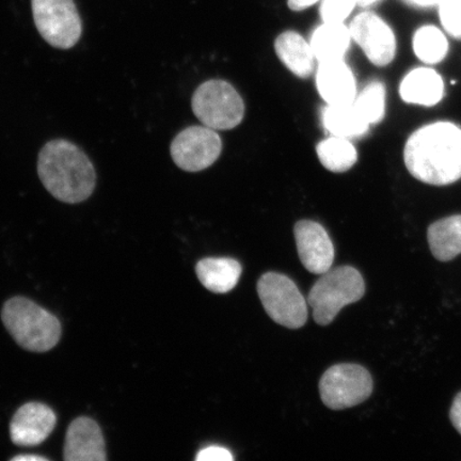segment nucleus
Instances as JSON below:
<instances>
[{
    "mask_svg": "<svg viewBox=\"0 0 461 461\" xmlns=\"http://www.w3.org/2000/svg\"><path fill=\"white\" fill-rule=\"evenodd\" d=\"M299 258L311 274L322 275L332 267L334 247L321 223L301 221L294 228Z\"/></svg>",
    "mask_w": 461,
    "mask_h": 461,
    "instance_id": "obj_11",
    "label": "nucleus"
},
{
    "mask_svg": "<svg viewBox=\"0 0 461 461\" xmlns=\"http://www.w3.org/2000/svg\"><path fill=\"white\" fill-rule=\"evenodd\" d=\"M439 16L443 28L452 37L461 39V0H441Z\"/></svg>",
    "mask_w": 461,
    "mask_h": 461,
    "instance_id": "obj_24",
    "label": "nucleus"
},
{
    "mask_svg": "<svg viewBox=\"0 0 461 461\" xmlns=\"http://www.w3.org/2000/svg\"><path fill=\"white\" fill-rule=\"evenodd\" d=\"M379 0H357V4L362 8L370 7V5L376 4Z\"/></svg>",
    "mask_w": 461,
    "mask_h": 461,
    "instance_id": "obj_31",
    "label": "nucleus"
},
{
    "mask_svg": "<svg viewBox=\"0 0 461 461\" xmlns=\"http://www.w3.org/2000/svg\"><path fill=\"white\" fill-rule=\"evenodd\" d=\"M354 106L368 124H376L384 117L385 88L383 83L375 80L357 95Z\"/></svg>",
    "mask_w": 461,
    "mask_h": 461,
    "instance_id": "obj_23",
    "label": "nucleus"
},
{
    "mask_svg": "<svg viewBox=\"0 0 461 461\" xmlns=\"http://www.w3.org/2000/svg\"><path fill=\"white\" fill-rule=\"evenodd\" d=\"M198 461H232L233 456L228 449L219 447H210L202 449L195 456Z\"/></svg>",
    "mask_w": 461,
    "mask_h": 461,
    "instance_id": "obj_26",
    "label": "nucleus"
},
{
    "mask_svg": "<svg viewBox=\"0 0 461 461\" xmlns=\"http://www.w3.org/2000/svg\"><path fill=\"white\" fill-rule=\"evenodd\" d=\"M222 142L215 130L189 126L171 142L170 153L178 168L199 172L209 168L221 157Z\"/></svg>",
    "mask_w": 461,
    "mask_h": 461,
    "instance_id": "obj_9",
    "label": "nucleus"
},
{
    "mask_svg": "<svg viewBox=\"0 0 461 461\" xmlns=\"http://www.w3.org/2000/svg\"><path fill=\"white\" fill-rule=\"evenodd\" d=\"M449 419H451L455 429L461 435V392L454 399L451 411H449Z\"/></svg>",
    "mask_w": 461,
    "mask_h": 461,
    "instance_id": "obj_27",
    "label": "nucleus"
},
{
    "mask_svg": "<svg viewBox=\"0 0 461 461\" xmlns=\"http://www.w3.org/2000/svg\"><path fill=\"white\" fill-rule=\"evenodd\" d=\"M374 383L366 368L342 363L333 366L322 375L320 393L322 402L332 411L355 407L371 396Z\"/></svg>",
    "mask_w": 461,
    "mask_h": 461,
    "instance_id": "obj_8",
    "label": "nucleus"
},
{
    "mask_svg": "<svg viewBox=\"0 0 461 461\" xmlns=\"http://www.w3.org/2000/svg\"><path fill=\"white\" fill-rule=\"evenodd\" d=\"M316 152L321 165L332 172L348 171L358 159L353 143L342 137L332 136L321 141L317 144Z\"/></svg>",
    "mask_w": 461,
    "mask_h": 461,
    "instance_id": "obj_21",
    "label": "nucleus"
},
{
    "mask_svg": "<svg viewBox=\"0 0 461 461\" xmlns=\"http://www.w3.org/2000/svg\"><path fill=\"white\" fill-rule=\"evenodd\" d=\"M105 441L95 420L80 417L68 426L65 445L67 461H105Z\"/></svg>",
    "mask_w": 461,
    "mask_h": 461,
    "instance_id": "obj_13",
    "label": "nucleus"
},
{
    "mask_svg": "<svg viewBox=\"0 0 461 461\" xmlns=\"http://www.w3.org/2000/svg\"><path fill=\"white\" fill-rule=\"evenodd\" d=\"M429 245L438 261L449 262L461 255V215H453L431 223Z\"/></svg>",
    "mask_w": 461,
    "mask_h": 461,
    "instance_id": "obj_19",
    "label": "nucleus"
},
{
    "mask_svg": "<svg viewBox=\"0 0 461 461\" xmlns=\"http://www.w3.org/2000/svg\"><path fill=\"white\" fill-rule=\"evenodd\" d=\"M413 50L420 60L429 65H436L445 59L447 55V37L435 26L420 27L414 33Z\"/></svg>",
    "mask_w": 461,
    "mask_h": 461,
    "instance_id": "obj_22",
    "label": "nucleus"
},
{
    "mask_svg": "<svg viewBox=\"0 0 461 461\" xmlns=\"http://www.w3.org/2000/svg\"><path fill=\"white\" fill-rule=\"evenodd\" d=\"M193 112L207 128L227 131L244 119L245 104L234 86L214 79L202 84L192 99Z\"/></svg>",
    "mask_w": 461,
    "mask_h": 461,
    "instance_id": "obj_5",
    "label": "nucleus"
},
{
    "mask_svg": "<svg viewBox=\"0 0 461 461\" xmlns=\"http://www.w3.org/2000/svg\"><path fill=\"white\" fill-rule=\"evenodd\" d=\"M400 95L402 100L408 104L426 107L435 106L445 95V83L440 74L432 68H414L402 79Z\"/></svg>",
    "mask_w": 461,
    "mask_h": 461,
    "instance_id": "obj_15",
    "label": "nucleus"
},
{
    "mask_svg": "<svg viewBox=\"0 0 461 461\" xmlns=\"http://www.w3.org/2000/svg\"><path fill=\"white\" fill-rule=\"evenodd\" d=\"M38 175L46 190L63 203H82L96 185L95 166L88 155L66 140L49 141L41 149Z\"/></svg>",
    "mask_w": 461,
    "mask_h": 461,
    "instance_id": "obj_2",
    "label": "nucleus"
},
{
    "mask_svg": "<svg viewBox=\"0 0 461 461\" xmlns=\"http://www.w3.org/2000/svg\"><path fill=\"white\" fill-rule=\"evenodd\" d=\"M403 160L420 182L451 185L461 178V129L452 122L423 126L408 138Z\"/></svg>",
    "mask_w": 461,
    "mask_h": 461,
    "instance_id": "obj_1",
    "label": "nucleus"
},
{
    "mask_svg": "<svg viewBox=\"0 0 461 461\" xmlns=\"http://www.w3.org/2000/svg\"><path fill=\"white\" fill-rule=\"evenodd\" d=\"M409 5H414L418 8H429L434 7L436 5H439L441 0H405Z\"/></svg>",
    "mask_w": 461,
    "mask_h": 461,
    "instance_id": "obj_29",
    "label": "nucleus"
},
{
    "mask_svg": "<svg viewBox=\"0 0 461 461\" xmlns=\"http://www.w3.org/2000/svg\"><path fill=\"white\" fill-rule=\"evenodd\" d=\"M357 0H321L320 14L324 23H344L353 13Z\"/></svg>",
    "mask_w": 461,
    "mask_h": 461,
    "instance_id": "obj_25",
    "label": "nucleus"
},
{
    "mask_svg": "<svg viewBox=\"0 0 461 461\" xmlns=\"http://www.w3.org/2000/svg\"><path fill=\"white\" fill-rule=\"evenodd\" d=\"M321 120L332 136L346 140L366 135L370 129V124L363 119L354 104L328 105L322 109Z\"/></svg>",
    "mask_w": 461,
    "mask_h": 461,
    "instance_id": "obj_20",
    "label": "nucleus"
},
{
    "mask_svg": "<svg viewBox=\"0 0 461 461\" xmlns=\"http://www.w3.org/2000/svg\"><path fill=\"white\" fill-rule=\"evenodd\" d=\"M258 294L270 319L288 330H299L308 320V304L295 282L278 273L264 274Z\"/></svg>",
    "mask_w": 461,
    "mask_h": 461,
    "instance_id": "obj_6",
    "label": "nucleus"
},
{
    "mask_svg": "<svg viewBox=\"0 0 461 461\" xmlns=\"http://www.w3.org/2000/svg\"><path fill=\"white\" fill-rule=\"evenodd\" d=\"M316 86L328 105L353 104L357 96L354 73L344 60L321 62Z\"/></svg>",
    "mask_w": 461,
    "mask_h": 461,
    "instance_id": "obj_14",
    "label": "nucleus"
},
{
    "mask_svg": "<svg viewBox=\"0 0 461 461\" xmlns=\"http://www.w3.org/2000/svg\"><path fill=\"white\" fill-rule=\"evenodd\" d=\"M365 293V279L358 270L351 267L330 268L309 293L308 303L316 324H331L345 305L359 302Z\"/></svg>",
    "mask_w": 461,
    "mask_h": 461,
    "instance_id": "obj_4",
    "label": "nucleus"
},
{
    "mask_svg": "<svg viewBox=\"0 0 461 461\" xmlns=\"http://www.w3.org/2000/svg\"><path fill=\"white\" fill-rule=\"evenodd\" d=\"M32 5L34 24L46 42L59 50L78 43L83 22L74 0H32Z\"/></svg>",
    "mask_w": 461,
    "mask_h": 461,
    "instance_id": "obj_7",
    "label": "nucleus"
},
{
    "mask_svg": "<svg viewBox=\"0 0 461 461\" xmlns=\"http://www.w3.org/2000/svg\"><path fill=\"white\" fill-rule=\"evenodd\" d=\"M320 0H288V7L293 11H303L315 5Z\"/></svg>",
    "mask_w": 461,
    "mask_h": 461,
    "instance_id": "obj_28",
    "label": "nucleus"
},
{
    "mask_svg": "<svg viewBox=\"0 0 461 461\" xmlns=\"http://www.w3.org/2000/svg\"><path fill=\"white\" fill-rule=\"evenodd\" d=\"M351 38L349 27L344 23H324L311 38L315 59L321 62L344 60V57L350 46Z\"/></svg>",
    "mask_w": 461,
    "mask_h": 461,
    "instance_id": "obj_18",
    "label": "nucleus"
},
{
    "mask_svg": "<svg viewBox=\"0 0 461 461\" xmlns=\"http://www.w3.org/2000/svg\"><path fill=\"white\" fill-rule=\"evenodd\" d=\"M56 423V414L49 406L41 402L25 403L11 420V439L20 447L41 445L54 430Z\"/></svg>",
    "mask_w": 461,
    "mask_h": 461,
    "instance_id": "obj_12",
    "label": "nucleus"
},
{
    "mask_svg": "<svg viewBox=\"0 0 461 461\" xmlns=\"http://www.w3.org/2000/svg\"><path fill=\"white\" fill-rule=\"evenodd\" d=\"M2 319L15 342L29 351L45 353L59 342V321L27 298L14 297L5 303Z\"/></svg>",
    "mask_w": 461,
    "mask_h": 461,
    "instance_id": "obj_3",
    "label": "nucleus"
},
{
    "mask_svg": "<svg viewBox=\"0 0 461 461\" xmlns=\"http://www.w3.org/2000/svg\"><path fill=\"white\" fill-rule=\"evenodd\" d=\"M13 460L14 461H45L48 460L42 456H36V455H21V456H16Z\"/></svg>",
    "mask_w": 461,
    "mask_h": 461,
    "instance_id": "obj_30",
    "label": "nucleus"
},
{
    "mask_svg": "<svg viewBox=\"0 0 461 461\" xmlns=\"http://www.w3.org/2000/svg\"><path fill=\"white\" fill-rule=\"evenodd\" d=\"M276 56L292 73L301 78H307L315 67V56L311 44L305 41L302 34L285 32L276 39Z\"/></svg>",
    "mask_w": 461,
    "mask_h": 461,
    "instance_id": "obj_16",
    "label": "nucleus"
},
{
    "mask_svg": "<svg viewBox=\"0 0 461 461\" xmlns=\"http://www.w3.org/2000/svg\"><path fill=\"white\" fill-rule=\"evenodd\" d=\"M195 273L207 290L215 294H226L238 285L241 276V265L234 258H206L195 265Z\"/></svg>",
    "mask_w": 461,
    "mask_h": 461,
    "instance_id": "obj_17",
    "label": "nucleus"
},
{
    "mask_svg": "<svg viewBox=\"0 0 461 461\" xmlns=\"http://www.w3.org/2000/svg\"><path fill=\"white\" fill-rule=\"evenodd\" d=\"M351 38L358 44L373 65L385 67L393 61L396 39L393 31L382 17L362 13L350 23Z\"/></svg>",
    "mask_w": 461,
    "mask_h": 461,
    "instance_id": "obj_10",
    "label": "nucleus"
}]
</instances>
